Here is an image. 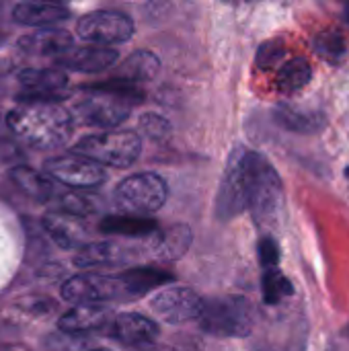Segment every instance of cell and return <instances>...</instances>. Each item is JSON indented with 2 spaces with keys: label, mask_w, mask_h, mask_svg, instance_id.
I'll return each instance as SVG.
<instances>
[{
  "label": "cell",
  "mask_w": 349,
  "mask_h": 351,
  "mask_svg": "<svg viewBox=\"0 0 349 351\" xmlns=\"http://www.w3.org/2000/svg\"><path fill=\"white\" fill-rule=\"evenodd\" d=\"M6 123L21 142L37 150L64 146L74 130V117L56 101L19 103L6 115Z\"/></svg>",
  "instance_id": "cell-1"
},
{
  "label": "cell",
  "mask_w": 349,
  "mask_h": 351,
  "mask_svg": "<svg viewBox=\"0 0 349 351\" xmlns=\"http://www.w3.org/2000/svg\"><path fill=\"white\" fill-rule=\"evenodd\" d=\"M247 210L259 226H276L284 210V185L274 165L259 152L237 148Z\"/></svg>",
  "instance_id": "cell-2"
},
{
  "label": "cell",
  "mask_w": 349,
  "mask_h": 351,
  "mask_svg": "<svg viewBox=\"0 0 349 351\" xmlns=\"http://www.w3.org/2000/svg\"><path fill=\"white\" fill-rule=\"evenodd\" d=\"M197 323L208 335L222 339H241L249 337L257 329L259 313L249 298L228 294L206 300Z\"/></svg>",
  "instance_id": "cell-3"
},
{
  "label": "cell",
  "mask_w": 349,
  "mask_h": 351,
  "mask_svg": "<svg viewBox=\"0 0 349 351\" xmlns=\"http://www.w3.org/2000/svg\"><path fill=\"white\" fill-rule=\"evenodd\" d=\"M74 152L93 158L99 165L128 169L140 158L142 140L138 132H132V130L93 134V136H84L82 140H78L74 146Z\"/></svg>",
  "instance_id": "cell-4"
},
{
  "label": "cell",
  "mask_w": 349,
  "mask_h": 351,
  "mask_svg": "<svg viewBox=\"0 0 349 351\" xmlns=\"http://www.w3.org/2000/svg\"><path fill=\"white\" fill-rule=\"evenodd\" d=\"M169 197L167 181L156 173H136L123 179L115 189V202L128 214H152L165 206Z\"/></svg>",
  "instance_id": "cell-5"
},
{
  "label": "cell",
  "mask_w": 349,
  "mask_h": 351,
  "mask_svg": "<svg viewBox=\"0 0 349 351\" xmlns=\"http://www.w3.org/2000/svg\"><path fill=\"white\" fill-rule=\"evenodd\" d=\"M62 298L72 304H103L117 298H128V294L119 276L80 274L64 282Z\"/></svg>",
  "instance_id": "cell-6"
},
{
  "label": "cell",
  "mask_w": 349,
  "mask_h": 351,
  "mask_svg": "<svg viewBox=\"0 0 349 351\" xmlns=\"http://www.w3.org/2000/svg\"><path fill=\"white\" fill-rule=\"evenodd\" d=\"M76 33L80 39L97 45L125 43L134 35V23L128 14L117 10H95L84 14L76 23Z\"/></svg>",
  "instance_id": "cell-7"
},
{
  "label": "cell",
  "mask_w": 349,
  "mask_h": 351,
  "mask_svg": "<svg viewBox=\"0 0 349 351\" xmlns=\"http://www.w3.org/2000/svg\"><path fill=\"white\" fill-rule=\"evenodd\" d=\"M45 173L51 179L74 189H93V187H99L107 179L103 165L78 152L53 156L45 160Z\"/></svg>",
  "instance_id": "cell-8"
},
{
  "label": "cell",
  "mask_w": 349,
  "mask_h": 351,
  "mask_svg": "<svg viewBox=\"0 0 349 351\" xmlns=\"http://www.w3.org/2000/svg\"><path fill=\"white\" fill-rule=\"evenodd\" d=\"M204 298H200L197 292L185 286H169L163 288L152 300L150 308L152 313L169 323V325H183L189 321H197L204 311Z\"/></svg>",
  "instance_id": "cell-9"
},
{
  "label": "cell",
  "mask_w": 349,
  "mask_h": 351,
  "mask_svg": "<svg viewBox=\"0 0 349 351\" xmlns=\"http://www.w3.org/2000/svg\"><path fill=\"white\" fill-rule=\"evenodd\" d=\"M19 82L27 90L19 97L21 103L27 101H60L68 90V76L62 68H25L19 74Z\"/></svg>",
  "instance_id": "cell-10"
},
{
  "label": "cell",
  "mask_w": 349,
  "mask_h": 351,
  "mask_svg": "<svg viewBox=\"0 0 349 351\" xmlns=\"http://www.w3.org/2000/svg\"><path fill=\"white\" fill-rule=\"evenodd\" d=\"M247 210L245 204V193H243V179H241V167H239V154L237 150L230 154L222 183H220V191L216 195V206L214 212L220 220H230L241 216Z\"/></svg>",
  "instance_id": "cell-11"
},
{
  "label": "cell",
  "mask_w": 349,
  "mask_h": 351,
  "mask_svg": "<svg viewBox=\"0 0 349 351\" xmlns=\"http://www.w3.org/2000/svg\"><path fill=\"white\" fill-rule=\"evenodd\" d=\"M117 62V49H111L109 45H82V47H70L68 51L56 56V66L76 72H103L111 68Z\"/></svg>",
  "instance_id": "cell-12"
},
{
  "label": "cell",
  "mask_w": 349,
  "mask_h": 351,
  "mask_svg": "<svg viewBox=\"0 0 349 351\" xmlns=\"http://www.w3.org/2000/svg\"><path fill=\"white\" fill-rule=\"evenodd\" d=\"M158 325L138 313H123L111 321L109 335L123 346H144L158 337Z\"/></svg>",
  "instance_id": "cell-13"
},
{
  "label": "cell",
  "mask_w": 349,
  "mask_h": 351,
  "mask_svg": "<svg viewBox=\"0 0 349 351\" xmlns=\"http://www.w3.org/2000/svg\"><path fill=\"white\" fill-rule=\"evenodd\" d=\"M43 230L49 234V239L60 245L62 249H78L84 247L86 239V226L80 220V216L68 214V212H49L43 216Z\"/></svg>",
  "instance_id": "cell-14"
},
{
  "label": "cell",
  "mask_w": 349,
  "mask_h": 351,
  "mask_svg": "<svg viewBox=\"0 0 349 351\" xmlns=\"http://www.w3.org/2000/svg\"><path fill=\"white\" fill-rule=\"evenodd\" d=\"M113 313L103 304H74L58 321V329L66 335L97 331L111 321Z\"/></svg>",
  "instance_id": "cell-15"
},
{
  "label": "cell",
  "mask_w": 349,
  "mask_h": 351,
  "mask_svg": "<svg viewBox=\"0 0 349 351\" xmlns=\"http://www.w3.org/2000/svg\"><path fill=\"white\" fill-rule=\"evenodd\" d=\"M148 239H150V253L158 261H177L189 251L193 234L189 226L173 224L165 230H156Z\"/></svg>",
  "instance_id": "cell-16"
},
{
  "label": "cell",
  "mask_w": 349,
  "mask_h": 351,
  "mask_svg": "<svg viewBox=\"0 0 349 351\" xmlns=\"http://www.w3.org/2000/svg\"><path fill=\"white\" fill-rule=\"evenodd\" d=\"M132 251L117 245V243H88L78 249L74 255V265L78 269H97V267H111V265H121L128 259H132Z\"/></svg>",
  "instance_id": "cell-17"
},
{
  "label": "cell",
  "mask_w": 349,
  "mask_h": 351,
  "mask_svg": "<svg viewBox=\"0 0 349 351\" xmlns=\"http://www.w3.org/2000/svg\"><path fill=\"white\" fill-rule=\"evenodd\" d=\"M74 39L66 29H39L35 33H27L16 41V47L31 56H60L72 47Z\"/></svg>",
  "instance_id": "cell-18"
},
{
  "label": "cell",
  "mask_w": 349,
  "mask_h": 351,
  "mask_svg": "<svg viewBox=\"0 0 349 351\" xmlns=\"http://www.w3.org/2000/svg\"><path fill=\"white\" fill-rule=\"evenodd\" d=\"M70 19V10L62 4H47V2H19L12 8V21L25 27H49L53 23H62Z\"/></svg>",
  "instance_id": "cell-19"
},
{
  "label": "cell",
  "mask_w": 349,
  "mask_h": 351,
  "mask_svg": "<svg viewBox=\"0 0 349 351\" xmlns=\"http://www.w3.org/2000/svg\"><path fill=\"white\" fill-rule=\"evenodd\" d=\"M160 70V62L152 51L146 49H138L132 56H128L113 72V78H123L130 80L134 84L140 82H148L152 80Z\"/></svg>",
  "instance_id": "cell-20"
},
{
  "label": "cell",
  "mask_w": 349,
  "mask_h": 351,
  "mask_svg": "<svg viewBox=\"0 0 349 351\" xmlns=\"http://www.w3.org/2000/svg\"><path fill=\"white\" fill-rule=\"evenodd\" d=\"M10 181L27 197H31L35 202H49L53 197V193H56L53 183L45 175H41V173H37V171H33L31 167H25V165H16V167L10 169Z\"/></svg>",
  "instance_id": "cell-21"
},
{
  "label": "cell",
  "mask_w": 349,
  "mask_h": 351,
  "mask_svg": "<svg viewBox=\"0 0 349 351\" xmlns=\"http://www.w3.org/2000/svg\"><path fill=\"white\" fill-rule=\"evenodd\" d=\"M101 232L105 234H117V237H150L158 230L156 222L138 214H128V216H107L99 224Z\"/></svg>",
  "instance_id": "cell-22"
},
{
  "label": "cell",
  "mask_w": 349,
  "mask_h": 351,
  "mask_svg": "<svg viewBox=\"0 0 349 351\" xmlns=\"http://www.w3.org/2000/svg\"><path fill=\"white\" fill-rule=\"evenodd\" d=\"M121 282L125 286V294L128 298H138V296H144L146 292H150L152 288H160V286H167V282L173 280L171 274L167 271H160V269H152V267H138V269H130V271H123L121 276Z\"/></svg>",
  "instance_id": "cell-23"
},
{
  "label": "cell",
  "mask_w": 349,
  "mask_h": 351,
  "mask_svg": "<svg viewBox=\"0 0 349 351\" xmlns=\"http://www.w3.org/2000/svg\"><path fill=\"white\" fill-rule=\"evenodd\" d=\"M274 121L290 132H300V134H315L319 130L325 128V117L323 113H306V111H298L292 107H278L274 111Z\"/></svg>",
  "instance_id": "cell-24"
},
{
  "label": "cell",
  "mask_w": 349,
  "mask_h": 351,
  "mask_svg": "<svg viewBox=\"0 0 349 351\" xmlns=\"http://www.w3.org/2000/svg\"><path fill=\"white\" fill-rule=\"evenodd\" d=\"M313 78V66L304 58H292L278 70V88L282 93H296L304 88Z\"/></svg>",
  "instance_id": "cell-25"
},
{
  "label": "cell",
  "mask_w": 349,
  "mask_h": 351,
  "mask_svg": "<svg viewBox=\"0 0 349 351\" xmlns=\"http://www.w3.org/2000/svg\"><path fill=\"white\" fill-rule=\"evenodd\" d=\"M261 292H263L265 304L278 306L286 298L294 296V286L280 271V267H267V269H263V276H261Z\"/></svg>",
  "instance_id": "cell-26"
},
{
  "label": "cell",
  "mask_w": 349,
  "mask_h": 351,
  "mask_svg": "<svg viewBox=\"0 0 349 351\" xmlns=\"http://www.w3.org/2000/svg\"><path fill=\"white\" fill-rule=\"evenodd\" d=\"M313 49L329 64H341L348 58V41L339 31H321L313 37Z\"/></svg>",
  "instance_id": "cell-27"
},
{
  "label": "cell",
  "mask_w": 349,
  "mask_h": 351,
  "mask_svg": "<svg viewBox=\"0 0 349 351\" xmlns=\"http://www.w3.org/2000/svg\"><path fill=\"white\" fill-rule=\"evenodd\" d=\"M58 204H60L62 212H68V214H74V216H80V218L95 212V202L88 195L78 193V191H68V193L60 195Z\"/></svg>",
  "instance_id": "cell-28"
},
{
  "label": "cell",
  "mask_w": 349,
  "mask_h": 351,
  "mask_svg": "<svg viewBox=\"0 0 349 351\" xmlns=\"http://www.w3.org/2000/svg\"><path fill=\"white\" fill-rule=\"evenodd\" d=\"M284 56H286V47H284V41L282 39H272V41H265L259 45V51H257V66L261 70H269V68H276V66H282L284 62Z\"/></svg>",
  "instance_id": "cell-29"
},
{
  "label": "cell",
  "mask_w": 349,
  "mask_h": 351,
  "mask_svg": "<svg viewBox=\"0 0 349 351\" xmlns=\"http://www.w3.org/2000/svg\"><path fill=\"white\" fill-rule=\"evenodd\" d=\"M138 125H140V132H144L150 140H165L171 132V123L156 113H144Z\"/></svg>",
  "instance_id": "cell-30"
},
{
  "label": "cell",
  "mask_w": 349,
  "mask_h": 351,
  "mask_svg": "<svg viewBox=\"0 0 349 351\" xmlns=\"http://www.w3.org/2000/svg\"><path fill=\"white\" fill-rule=\"evenodd\" d=\"M257 253H259V263L263 269L267 267H278L280 265V259H282V251H280V245L274 237H263L259 241V247H257Z\"/></svg>",
  "instance_id": "cell-31"
},
{
  "label": "cell",
  "mask_w": 349,
  "mask_h": 351,
  "mask_svg": "<svg viewBox=\"0 0 349 351\" xmlns=\"http://www.w3.org/2000/svg\"><path fill=\"white\" fill-rule=\"evenodd\" d=\"M21 150L12 144V142H8V140H0V160L2 162H14V160H21Z\"/></svg>",
  "instance_id": "cell-32"
},
{
  "label": "cell",
  "mask_w": 349,
  "mask_h": 351,
  "mask_svg": "<svg viewBox=\"0 0 349 351\" xmlns=\"http://www.w3.org/2000/svg\"><path fill=\"white\" fill-rule=\"evenodd\" d=\"M0 351H29V348L21 343H0Z\"/></svg>",
  "instance_id": "cell-33"
},
{
  "label": "cell",
  "mask_w": 349,
  "mask_h": 351,
  "mask_svg": "<svg viewBox=\"0 0 349 351\" xmlns=\"http://www.w3.org/2000/svg\"><path fill=\"white\" fill-rule=\"evenodd\" d=\"M341 19L349 27V0H341Z\"/></svg>",
  "instance_id": "cell-34"
},
{
  "label": "cell",
  "mask_w": 349,
  "mask_h": 351,
  "mask_svg": "<svg viewBox=\"0 0 349 351\" xmlns=\"http://www.w3.org/2000/svg\"><path fill=\"white\" fill-rule=\"evenodd\" d=\"M31 2H47V4H66L70 0H31Z\"/></svg>",
  "instance_id": "cell-35"
},
{
  "label": "cell",
  "mask_w": 349,
  "mask_h": 351,
  "mask_svg": "<svg viewBox=\"0 0 349 351\" xmlns=\"http://www.w3.org/2000/svg\"><path fill=\"white\" fill-rule=\"evenodd\" d=\"M224 2H247V0H224Z\"/></svg>",
  "instance_id": "cell-36"
},
{
  "label": "cell",
  "mask_w": 349,
  "mask_h": 351,
  "mask_svg": "<svg viewBox=\"0 0 349 351\" xmlns=\"http://www.w3.org/2000/svg\"><path fill=\"white\" fill-rule=\"evenodd\" d=\"M346 177H348V181H349V167L346 169Z\"/></svg>",
  "instance_id": "cell-37"
},
{
  "label": "cell",
  "mask_w": 349,
  "mask_h": 351,
  "mask_svg": "<svg viewBox=\"0 0 349 351\" xmlns=\"http://www.w3.org/2000/svg\"><path fill=\"white\" fill-rule=\"evenodd\" d=\"M91 351H109V350H91Z\"/></svg>",
  "instance_id": "cell-38"
},
{
  "label": "cell",
  "mask_w": 349,
  "mask_h": 351,
  "mask_svg": "<svg viewBox=\"0 0 349 351\" xmlns=\"http://www.w3.org/2000/svg\"><path fill=\"white\" fill-rule=\"evenodd\" d=\"M348 333H349V329H348Z\"/></svg>",
  "instance_id": "cell-39"
}]
</instances>
